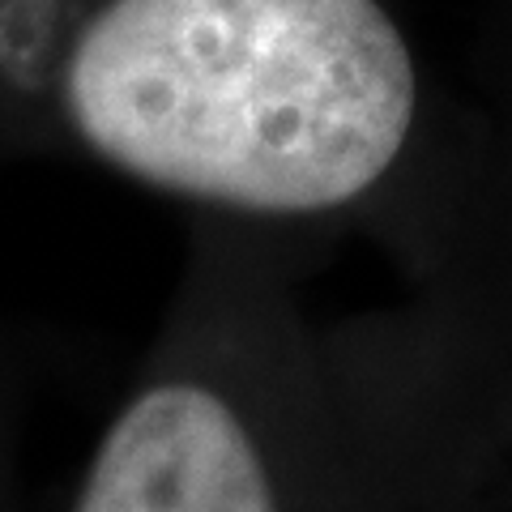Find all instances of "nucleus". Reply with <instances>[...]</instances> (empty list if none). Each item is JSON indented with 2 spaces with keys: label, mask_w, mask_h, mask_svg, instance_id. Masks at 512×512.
<instances>
[{
  "label": "nucleus",
  "mask_w": 512,
  "mask_h": 512,
  "mask_svg": "<svg viewBox=\"0 0 512 512\" xmlns=\"http://www.w3.org/2000/svg\"><path fill=\"white\" fill-rule=\"evenodd\" d=\"M77 512H274V495L231 406L197 384H163L107 431Z\"/></svg>",
  "instance_id": "nucleus-2"
},
{
  "label": "nucleus",
  "mask_w": 512,
  "mask_h": 512,
  "mask_svg": "<svg viewBox=\"0 0 512 512\" xmlns=\"http://www.w3.org/2000/svg\"><path fill=\"white\" fill-rule=\"evenodd\" d=\"M64 107L154 188L316 214L397 163L414 60L380 0H107L73 43Z\"/></svg>",
  "instance_id": "nucleus-1"
}]
</instances>
